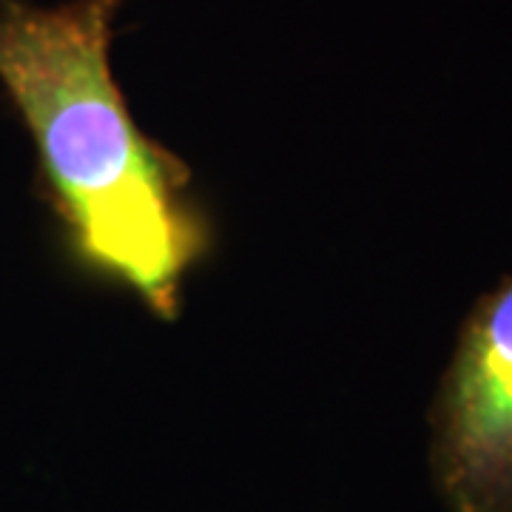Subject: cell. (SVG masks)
<instances>
[{
  "mask_svg": "<svg viewBox=\"0 0 512 512\" xmlns=\"http://www.w3.org/2000/svg\"><path fill=\"white\" fill-rule=\"evenodd\" d=\"M430 427V467L444 507L512 512V276L467 316Z\"/></svg>",
  "mask_w": 512,
  "mask_h": 512,
  "instance_id": "cell-2",
  "label": "cell"
},
{
  "mask_svg": "<svg viewBox=\"0 0 512 512\" xmlns=\"http://www.w3.org/2000/svg\"><path fill=\"white\" fill-rule=\"evenodd\" d=\"M123 3L0 0V89L32 134L74 265L174 319L211 228L191 197V168L134 123L111 74Z\"/></svg>",
  "mask_w": 512,
  "mask_h": 512,
  "instance_id": "cell-1",
  "label": "cell"
}]
</instances>
